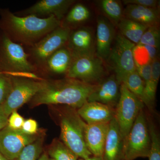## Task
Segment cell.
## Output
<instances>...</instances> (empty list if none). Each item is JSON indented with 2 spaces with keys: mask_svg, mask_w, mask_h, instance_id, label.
<instances>
[{
  "mask_svg": "<svg viewBox=\"0 0 160 160\" xmlns=\"http://www.w3.org/2000/svg\"><path fill=\"white\" fill-rule=\"evenodd\" d=\"M61 25L62 22L54 16L47 18L20 17L9 9H0V30L24 48L34 45Z\"/></svg>",
  "mask_w": 160,
  "mask_h": 160,
  "instance_id": "obj_1",
  "label": "cell"
},
{
  "mask_svg": "<svg viewBox=\"0 0 160 160\" xmlns=\"http://www.w3.org/2000/svg\"><path fill=\"white\" fill-rule=\"evenodd\" d=\"M97 86L69 78L45 79L42 88L29 102L32 107L60 104L78 109L87 102Z\"/></svg>",
  "mask_w": 160,
  "mask_h": 160,
  "instance_id": "obj_2",
  "label": "cell"
},
{
  "mask_svg": "<svg viewBox=\"0 0 160 160\" xmlns=\"http://www.w3.org/2000/svg\"><path fill=\"white\" fill-rule=\"evenodd\" d=\"M0 72L10 76L42 80L29 60L24 47L12 42L0 30Z\"/></svg>",
  "mask_w": 160,
  "mask_h": 160,
  "instance_id": "obj_3",
  "label": "cell"
},
{
  "mask_svg": "<svg viewBox=\"0 0 160 160\" xmlns=\"http://www.w3.org/2000/svg\"><path fill=\"white\" fill-rule=\"evenodd\" d=\"M73 109L67 111L61 118V138L78 157L86 160L92 156L86 146L84 138L86 124Z\"/></svg>",
  "mask_w": 160,
  "mask_h": 160,
  "instance_id": "obj_4",
  "label": "cell"
},
{
  "mask_svg": "<svg viewBox=\"0 0 160 160\" xmlns=\"http://www.w3.org/2000/svg\"><path fill=\"white\" fill-rule=\"evenodd\" d=\"M71 29L61 25L34 45L24 48L29 61L38 72H42L46 61L52 54L66 46Z\"/></svg>",
  "mask_w": 160,
  "mask_h": 160,
  "instance_id": "obj_5",
  "label": "cell"
},
{
  "mask_svg": "<svg viewBox=\"0 0 160 160\" xmlns=\"http://www.w3.org/2000/svg\"><path fill=\"white\" fill-rule=\"evenodd\" d=\"M151 148L148 120L142 109L124 138V159L134 160L138 158H149Z\"/></svg>",
  "mask_w": 160,
  "mask_h": 160,
  "instance_id": "obj_6",
  "label": "cell"
},
{
  "mask_svg": "<svg viewBox=\"0 0 160 160\" xmlns=\"http://www.w3.org/2000/svg\"><path fill=\"white\" fill-rule=\"evenodd\" d=\"M144 106V103L139 98L123 84H120V96L115 108L114 118L124 139Z\"/></svg>",
  "mask_w": 160,
  "mask_h": 160,
  "instance_id": "obj_7",
  "label": "cell"
},
{
  "mask_svg": "<svg viewBox=\"0 0 160 160\" xmlns=\"http://www.w3.org/2000/svg\"><path fill=\"white\" fill-rule=\"evenodd\" d=\"M103 61L96 55L73 57L66 78L98 85L106 74Z\"/></svg>",
  "mask_w": 160,
  "mask_h": 160,
  "instance_id": "obj_8",
  "label": "cell"
},
{
  "mask_svg": "<svg viewBox=\"0 0 160 160\" xmlns=\"http://www.w3.org/2000/svg\"><path fill=\"white\" fill-rule=\"evenodd\" d=\"M12 87L5 102L2 105L9 117L12 112L28 102L43 86L44 81L21 77L11 76Z\"/></svg>",
  "mask_w": 160,
  "mask_h": 160,
  "instance_id": "obj_9",
  "label": "cell"
},
{
  "mask_svg": "<svg viewBox=\"0 0 160 160\" xmlns=\"http://www.w3.org/2000/svg\"><path fill=\"white\" fill-rule=\"evenodd\" d=\"M109 59L119 83L130 72L136 70L133 50L135 44L119 33L115 38Z\"/></svg>",
  "mask_w": 160,
  "mask_h": 160,
  "instance_id": "obj_10",
  "label": "cell"
},
{
  "mask_svg": "<svg viewBox=\"0 0 160 160\" xmlns=\"http://www.w3.org/2000/svg\"><path fill=\"white\" fill-rule=\"evenodd\" d=\"M38 138L26 134L21 130L6 126L0 131V152L8 160H15L23 149Z\"/></svg>",
  "mask_w": 160,
  "mask_h": 160,
  "instance_id": "obj_11",
  "label": "cell"
},
{
  "mask_svg": "<svg viewBox=\"0 0 160 160\" xmlns=\"http://www.w3.org/2000/svg\"><path fill=\"white\" fill-rule=\"evenodd\" d=\"M75 2L74 0H41L27 9L15 12L14 14L20 17L34 15L39 18L54 16L62 22Z\"/></svg>",
  "mask_w": 160,
  "mask_h": 160,
  "instance_id": "obj_12",
  "label": "cell"
},
{
  "mask_svg": "<svg viewBox=\"0 0 160 160\" xmlns=\"http://www.w3.org/2000/svg\"><path fill=\"white\" fill-rule=\"evenodd\" d=\"M66 46L73 57L96 55L92 32L86 27L72 29Z\"/></svg>",
  "mask_w": 160,
  "mask_h": 160,
  "instance_id": "obj_13",
  "label": "cell"
},
{
  "mask_svg": "<svg viewBox=\"0 0 160 160\" xmlns=\"http://www.w3.org/2000/svg\"><path fill=\"white\" fill-rule=\"evenodd\" d=\"M120 84L115 75H112L98 84L87 99V102H96L115 108L119 99Z\"/></svg>",
  "mask_w": 160,
  "mask_h": 160,
  "instance_id": "obj_14",
  "label": "cell"
},
{
  "mask_svg": "<svg viewBox=\"0 0 160 160\" xmlns=\"http://www.w3.org/2000/svg\"><path fill=\"white\" fill-rule=\"evenodd\" d=\"M77 112L88 125L109 123L115 115L114 108L96 102H86Z\"/></svg>",
  "mask_w": 160,
  "mask_h": 160,
  "instance_id": "obj_15",
  "label": "cell"
},
{
  "mask_svg": "<svg viewBox=\"0 0 160 160\" xmlns=\"http://www.w3.org/2000/svg\"><path fill=\"white\" fill-rule=\"evenodd\" d=\"M103 160H123L124 139L115 118L110 121L102 156Z\"/></svg>",
  "mask_w": 160,
  "mask_h": 160,
  "instance_id": "obj_16",
  "label": "cell"
},
{
  "mask_svg": "<svg viewBox=\"0 0 160 160\" xmlns=\"http://www.w3.org/2000/svg\"><path fill=\"white\" fill-rule=\"evenodd\" d=\"M109 124H86L84 129V138L86 146L92 156L99 157L102 156Z\"/></svg>",
  "mask_w": 160,
  "mask_h": 160,
  "instance_id": "obj_17",
  "label": "cell"
},
{
  "mask_svg": "<svg viewBox=\"0 0 160 160\" xmlns=\"http://www.w3.org/2000/svg\"><path fill=\"white\" fill-rule=\"evenodd\" d=\"M115 31L113 26L105 18H99L97 26L96 55L105 60L109 57L112 44L115 39Z\"/></svg>",
  "mask_w": 160,
  "mask_h": 160,
  "instance_id": "obj_18",
  "label": "cell"
},
{
  "mask_svg": "<svg viewBox=\"0 0 160 160\" xmlns=\"http://www.w3.org/2000/svg\"><path fill=\"white\" fill-rule=\"evenodd\" d=\"M72 59V55L66 45L55 52L48 58L42 72L66 75Z\"/></svg>",
  "mask_w": 160,
  "mask_h": 160,
  "instance_id": "obj_19",
  "label": "cell"
},
{
  "mask_svg": "<svg viewBox=\"0 0 160 160\" xmlns=\"http://www.w3.org/2000/svg\"><path fill=\"white\" fill-rule=\"evenodd\" d=\"M123 18L149 26H158L159 9L134 5H126L123 11Z\"/></svg>",
  "mask_w": 160,
  "mask_h": 160,
  "instance_id": "obj_20",
  "label": "cell"
},
{
  "mask_svg": "<svg viewBox=\"0 0 160 160\" xmlns=\"http://www.w3.org/2000/svg\"><path fill=\"white\" fill-rule=\"evenodd\" d=\"M151 76L149 79L144 82V92L142 102L150 110L154 106L156 92L160 77V63L158 57L151 64Z\"/></svg>",
  "mask_w": 160,
  "mask_h": 160,
  "instance_id": "obj_21",
  "label": "cell"
},
{
  "mask_svg": "<svg viewBox=\"0 0 160 160\" xmlns=\"http://www.w3.org/2000/svg\"><path fill=\"white\" fill-rule=\"evenodd\" d=\"M119 33L132 42L137 45L149 26L123 18L118 23Z\"/></svg>",
  "mask_w": 160,
  "mask_h": 160,
  "instance_id": "obj_22",
  "label": "cell"
},
{
  "mask_svg": "<svg viewBox=\"0 0 160 160\" xmlns=\"http://www.w3.org/2000/svg\"><path fill=\"white\" fill-rule=\"evenodd\" d=\"M89 9L83 4L78 3L72 6L62 21V26L69 27L84 22L90 17Z\"/></svg>",
  "mask_w": 160,
  "mask_h": 160,
  "instance_id": "obj_23",
  "label": "cell"
},
{
  "mask_svg": "<svg viewBox=\"0 0 160 160\" xmlns=\"http://www.w3.org/2000/svg\"><path fill=\"white\" fill-rule=\"evenodd\" d=\"M158 49L146 45H136L133 50L136 66H143L151 64L158 57Z\"/></svg>",
  "mask_w": 160,
  "mask_h": 160,
  "instance_id": "obj_24",
  "label": "cell"
},
{
  "mask_svg": "<svg viewBox=\"0 0 160 160\" xmlns=\"http://www.w3.org/2000/svg\"><path fill=\"white\" fill-rule=\"evenodd\" d=\"M127 89L142 101L145 84L136 70L126 76L121 81Z\"/></svg>",
  "mask_w": 160,
  "mask_h": 160,
  "instance_id": "obj_25",
  "label": "cell"
},
{
  "mask_svg": "<svg viewBox=\"0 0 160 160\" xmlns=\"http://www.w3.org/2000/svg\"><path fill=\"white\" fill-rule=\"evenodd\" d=\"M49 154L53 160H78L79 158L59 140L53 141L49 148Z\"/></svg>",
  "mask_w": 160,
  "mask_h": 160,
  "instance_id": "obj_26",
  "label": "cell"
},
{
  "mask_svg": "<svg viewBox=\"0 0 160 160\" xmlns=\"http://www.w3.org/2000/svg\"><path fill=\"white\" fill-rule=\"evenodd\" d=\"M101 9L105 14L117 24L123 18L121 4L115 0H102L100 2Z\"/></svg>",
  "mask_w": 160,
  "mask_h": 160,
  "instance_id": "obj_27",
  "label": "cell"
},
{
  "mask_svg": "<svg viewBox=\"0 0 160 160\" xmlns=\"http://www.w3.org/2000/svg\"><path fill=\"white\" fill-rule=\"evenodd\" d=\"M43 139L38 138L26 146L15 160H38L42 149Z\"/></svg>",
  "mask_w": 160,
  "mask_h": 160,
  "instance_id": "obj_28",
  "label": "cell"
},
{
  "mask_svg": "<svg viewBox=\"0 0 160 160\" xmlns=\"http://www.w3.org/2000/svg\"><path fill=\"white\" fill-rule=\"evenodd\" d=\"M160 42V31L158 26H149L145 32L138 45H146L158 49Z\"/></svg>",
  "mask_w": 160,
  "mask_h": 160,
  "instance_id": "obj_29",
  "label": "cell"
},
{
  "mask_svg": "<svg viewBox=\"0 0 160 160\" xmlns=\"http://www.w3.org/2000/svg\"><path fill=\"white\" fill-rule=\"evenodd\" d=\"M151 140L149 160H160V139L155 126L151 121L148 122Z\"/></svg>",
  "mask_w": 160,
  "mask_h": 160,
  "instance_id": "obj_30",
  "label": "cell"
},
{
  "mask_svg": "<svg viewBox=\"0 0 160 160\" xmlns=\"http://www.w3.org/2000/svg\"><path fill=\"white\" fill-rule=\"evenodd\" d=\"M12 87L11 76L0 72V106L5 102Z\"/></svg>",
  "mask_w": 160,
  "mask_h": 160,
  "instance_id": "obj_31",
  "label": "cell"
},
{
  "mask_svg": "<svg viewBox=\"0 0 160 160\" xmlns=\"http://www.w3.org/2000/svg\"><path fill=\"white\" fill-rule=\"evenodd\" d=\"M9 117L7 124L8 127L13 130H20L22 129L25 119L17 110L12 112Z\"/></svg>",
  "mask_w": 160,
  "mask_h": 160,
  "instance_id": "obj_32",
  "label": "cell"
},
{
  "mask_svg": "<svg viewBox=\"0 0 160 160\" xmlns=\"http://www.w3.org/2000/svg\"><path fill=\"white\" fill-rule=\"evenodd\" d=\"M125 5H134L152 8H158L160 1L158 0H124Z\"/></svg>",
  "mask_w": 160,
  "mask_h": 160,
  "instance_id": "obj_33",
  "label": "cell"
},
{
  "mask_svg": "<svg viewBox=\"0 0 160 160\" xmlns=\"http://www.w3.org/2000/svg\"><path fill=\"white\" fill-rule=\"evenodd\" d=\"M20 130L26 134L34 135L37 134L38 131L37 122L32 119L25 120Z\"/></svg>",
  "mask_w": 160,
  "mask_h": 160,
  "instance_id": "obj_34",
  "label": "cell"
},
{
  "mask_svg": "<svg viewBox=\"0 0 160 160\" xmlns=\"http://www.w3.org/2000/svg\"><path fill=\"white\" fill-rule=\"evenodd\" d=\"M8 118L1 105L0 106V131L7 126Z\"/></svg>",
  "mask_w": 160,
  "mask_h": 160,
  "instance_id": "obj_35",
  "label": "cell"
},
{
  "mask_svg": "<svg viewBox=\"0 0 160 160\" xmlns=\"http://www.w3.org/2000/svg\"><path fill=\"white\" fill-rule=\"evenodd\" d=\"M85 160H103V159L102 157H96L92 155Z\"/></svg>",
  "mask_w": 160,
  "mask_h": 160,
  "instance_id": "obj_36",
  "label": "cell"
},
{
  "mask_svg": "<svg viewBox=\"0 0 160 160\" xmlns=\"http://www.w3.org/2000/svg\"><path fill=\"white\" fill-rule=\"evenodd\" d=\"M38 160H49V158H48V155L46 154V153H43L42 156H41Z\"/></svg>",
  "mask_w": 160,
  "mask_h": 160,
  "instance_id": "obj_37",
  "label": "cell"
},
{
  "mask_svg": "<svg viewBox=\"0 0 160 160\" xmlns=\"http://www.w3.org/2000/svg\"><path fill=\"white\" fill-rule=\"evenodd\" d=\"M0 160H8V159H6L2 154L1 152H0Z\"/></svg>",
  "mask_w": 160,
  "mask_h": 160,
  "instance_id": "obj_38",
  "label": "cell"
},
{
  "mask_svg": "<svg viewBox=\"0 0 160 160\" xmlns=\"http://www.w3.org/2000/svg\"><path fill=\"white\" fill-rule=\"evenodd\" d=\"M78 160H85L82 159L80 158V159H78Z\"/></svg>",
  "mask_w": 160,
  "mask_h": 160,
  "instance_id": "obj_39",
  "label": "cell"
},
{
  "mask_svg": "<svg viewBox=\"0 0 160 160\" xmlns=\"http://www.w3.org/2000/svg\"><path fill=\"white\" fill-rule=\"evenodd\" d=\"M49 160H53L52 159L50 158V159H49Z\"/></svg>",
  "mask_w": 160,
  "mask_h": 160,
  "instance_id": "obj_40",
  "label": "cell"
},
{
  "mask_svg": "<svg viewBox=\"0 0 160 160\" xmlns=\"http://www.w3.org/2000/svg\"><path fill=\"white\" fill-rule=\"evenodd\" d=\"M123 160H126V159H123Z\"/></svg>",
  "mask_w": 160,
  "mask_h": 160,
  "instance_id": "obj_41",
  "label": "cell"
}]
</instances>
